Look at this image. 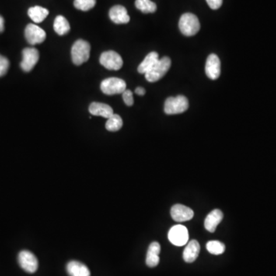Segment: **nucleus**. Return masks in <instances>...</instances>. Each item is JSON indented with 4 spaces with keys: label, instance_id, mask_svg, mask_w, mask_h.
<instances>
[{
    "label": "nucleus",
    "instance_id": "1",
    "mask_svg": "<svg viewBox=\"0 0 276 276\" xmlns=\"http://www.w3.org/2000/svg\"><path fill=\"white\" fill-rule=\"evenodd\" d=\"M91 46L88 42L79 39L75 42L71 49V58L75 65L86 62L90 57Z\"/></svg>",
    "mask_w": 276,
    "mask_h": 276
},
{
    "label": "nucleus",
    "instance_id": "2",
    "mask_svg": "<svg viewBox=\"0 0 276 276\" xmlns=\"http://www.w3.org/2000/svg\"><path fill=\"white\" fill-rule=\"evenodd\" d=\"M179 28L184 36H193L200 31V21L194 14L185 13L180 17Z\"/></svg>",
    "mask_w": 276,
    "mask_h": 276
},
{
    "label": "nucleus",
    "instance_id": "3",
    "mask_svg": "<svg viewBox=\"0 0 276 276\" xmlns=\"http://www.w3.org/2000/svg\"><path fill=\"white\" fill-rule=\"evenodd\" d=\"M171 66V60L168 57H164L158 60L154 67L145 74L146 79L149 82H156L163 78Z\"/></svg>",
    "mask_w": 276,
    "mask_h": 276
},
{
    "label": "nucleus",
    "instance_id": "4",
    "mask_svg": "<svg viewBox=\"0 0 276 276\" xmlns=\"http://www.w3.org/2000/svg\"><path fill=\"white\" fill-rule=\"evenodd\" d=\"M189 108V102L186 97L178 95L169 97L165 104V112L166 114H177L183 113Z\"/></svg>",
    "mask_w": 276,
    "mask_h": 276
},
{
    "label": "nucleus",
    "instance_id": "5",
    "mask_svg": "<svg viewBox=\"0 0 276 276\" xmlns=\"http://www.w3.org/2000/svg\"><path fill=\"white\" fill-rule=\"evenodd\" d=\"M101 90L104 94L108 95L123 94L126 90V83L124 80L120 78H107L101 83Z\"/></svg>",
    "mask_w": 276,
    "mask_h": 276
},
{
    "label": "nucleus",
    "instance_id": "6",
    "mask_svg": "<svg viewBox=\"0 0 276 276\" xmlns=\"http://www.w3.org/2000/svg\"><path fill=\"white\" fill-rule=\"evenodd\" d=\"M168 239L172 244L176 246H183L188 242V230L182 225H176L169 229Z\"/></svg>",
    "mask_w": 276,
    "mask_h": 276
},
{
    "label": "nucleus",
    "instance_id": "7",
    "mask_svg": "<svg viewBox=\"0 0 276 276\" xmlns=\"http://www.w3.org/2000/svg\"><path fill=\"white\" fill-rule=\"evenodd\" d=\"M100 63L102 66L109 70L120 69L123 66V59L116 52L108 51L102 53L100 57Z\"/></svg>",
    "mask_w": 276,
    "mask_h": 276
},
{
    "label": "nucleus",
    "instance_id": "8",
    "mask_svg": "<svg viewBox=\"0 0 276 276\" xmlns=\"http://www.w3.org/2000/svg\"><path fill=\"white\" fill-rule=\"evenodd\" d=\"M19 266L22 270L29 273H34L37 271L39 262L37 258L29 251L23 250L20 252L18 256Z\"/></svg>",
    "mask_w": 276,
    "mask_h": 276
},
{
    "label": "nucleus",
    "instance_id": "9",
    "mask_svg": "<svg viewBox=\"0 0 276 276\" xmlns=\"http://www.w3.org/2000/svg\"><path fill=\"white\" fill-rule=\"evenodd\" d=\"M39 58V53L35 48H26L22 51V61L20 66L26 72L32 71L35 65L37 64Z\"/></svg>",
    "mask_w": 276,
    "mask_h": 276
},
{
    "label": "nucleus",
    "instance_id": "10",
    "mask_svg": "<svg viewBox=\"0 0 276 276\" xmlns=\"http://www.w3.org/2000/svg\"><path fill=\"white\" fill-rule=\"evenodd\" d=\"M25 36L28 43L34 46L43 43L46 40V33L43 29L35 24H29L25 30Z\"/></svg>",
    "mask_w": 276,
    "mask_h": 276
},
{
    "label": "nucleus",
    "instance_id": "11",
    "mask_svg": "<svg viewBox=\"0 0 276 276\" xmlns=\"http://www.w3.org/2000/svg\"><path fill=\"white\" fill-rule=\"evenodd\" d=\"M206 74L211 80H216L220 77L221 72V60L215 54H211L207 58L205 67Z\"/></svg>",
    "mask_w": 276,
    "mask_h": 276
},
{
    "label": "nucleus",
    "instance_id": "12",
    "mask_svg": "<svg viewBox=\"0 0 276 276\" xmlns=\"http://www.w3.org/2000/svg\"><path fill=\"white\" fill-rule=\"evenodd\" d=\"M172 218L176 222H185L190 221L193 217V210L186 206L181 204H176L173 206L170 210Z\"/></svg>",
    "mask_w": 276,
    "mask_h": 276
},
{
    "label": "nucleus",
    "instance_id": "13",
    "mask_svg": "<svg viewBox=\"0 0 276 276\" xmlns=\"http://www.w3.org/2000/svg\"><path fill=\"white\" fill-rule=\"evenodd\" d=\"M109 17L116 24H126L130 22V16L123 5H114L109 11Z\"/></svg>",
    "mask_w": 276,
    "mask_h": 276
},
{
    "label": "nucleus",
    "instance_id": "14",
    "mask_svg": "<svg viewBox=\"0 0 276 276\" xmlns=\"http://www.w3.org/2000/svg\"><path fill=\"white\" fill-rule=\"evenodd\" d=\"M223 218V214L220 210H213L212 212L207 215L204 222L206 229L210 232H214L217 229V225L221 223Z\"/></svg>",
    "mask_w": 276,
    "mask_h": 276
},
{
    "label": "nucleus",
    "instance_id": "15",
    "mask_svg": "<svg viewBox=\"0 0 276 276\" xmlns=\"http://www.w3.org/2000/svg\"><path fill=\"white\" fill-rule=\"evenodd\" d=\"M89 112L92 115L101 116L108 119L113 114V109L110 106L99 102H93L89 106Z\"/></svg>",
    "mask_w": 276,
    "mask_h": 276
},
{
    "label": "nucleus",
    "instance_id": "16",
    "mask_svg": "<svg viewBox=\"0 0 276 276\" xmlns=\"http://www.w3.org/2000/svg\"><path fill=\"white\" fill-rule=\"evenodd\" d=\"M161 253V245L158 242H154L150 245L148 248L146 264L149 267H156L160 263L159 255Z\"/></svg>",
    "mask_w": 276,
    "mask_h": 276
},
{
    "label": "nucleus",
    "instance_id": "17",
    "mask_svg": "<svg viewBox=\"0 0 276 276\" xmlns=\"http://www.w3.org/2000/svg\"><path fill=\"white\" fill-rule=\"evenodd\" d=\"M200 246L197 240H191L183 251V259L186 263H191L197 259L200 253Z\"/></svg>",
    "mask_w": 276,
    "mask_h": 276
},
{
    "label": "nucleus",
    "instance_id": "18",
    "mask_svg": "<svg viewBox=\"0 0 276 276\" xmlns=\"http://www.w3.org/2000/svg\"><path fill=\"white\" fill-rule=\"evenodd\" d=\"M67 272L70 276H90L88 268L83 263L78 261H71L67 265Z\"/></svg>",
    "mask_w": 276,
    "mask_h": 276
},
{
    "label": "nucleus",
    "instance_id": "19",
    "mask_svg": "<svg viewBox=\"0 0 276 276\" xmlns=\"http://www.w3.org/2000/svg\"><path fill=\"white\" fill-rule=\"evenodd\" d=\"M158 60H159V56L158 53L155 52L150 53L149 54L147 55L144 61L139 64L137 71L141 74L145 75L146 73H148L155 65Z\"/></svg>",
    "mask_w": 276,
    "mask_h": 276
},
{
    "label": "nucleus",
    "instance_id": "20",
    "mask_svg": "<svg viewBox=\"0 0 276 276\" xmlns=\"http://www.w3.org/2000/svg\"><path fill=\"white\" fill-rule=\"evenodd\" d=\"M49 13H50V12L47 9L39 6V5L31 7L28 11V15H29V17L36 23H40V22L44 21Z\"/></svg>",
    "mask_w": 276,
    "mask_h": 276
},
{
    "label": "nucleus",
    "instance_id": "21",
    "mask_svg": "<svg viewBox=\"0 0 276 276\" xmlns=\"http://www.w3.org/2000/svg\"><path fill=\"white\" fill-rule=\"evenodd\" d=\"M54 29L57 34L64 36L70 31L69 22L62 15H58L54 21Z\"/></svg>",
    "mask_w": 276,
    "mask_h": 276
},
{
    "label": "nucleus",
    "instance_id": "22",
    "mask_svg": "<svg viewBox=\"0 0 276 276\" xmlns=\"http://www.w3.org/2000/svg\"><path fill=\"white\" fill-rule=\"evenodd\" d=\"M135 5L144 13H154L157 10L156 4L151 0H136Z\"/></svg>",
    "mask_w": 276,
    "mask_h": 276
},
{
    "label": "nucleus",
    "instance_id": "23",
    "mask_svg": "<svg viewBox=\"0 0 276 276\" xmlns=\"http://www.w3.org/2000/svg\"><path fill=\"white\" fill-rule=\"evenodd\" d=\"M123 126V120L118 114L113 113L111 117L108 119L107 122L105 124V127L109 131H117L120 130Z\"/></svg>",
    "mask_w": 276,
    "mask_h": 276
},
{
    "label": "nucleus",
    "instance_id": "24",
    "mask_svg": "<svg viewBox=\"0 0 276 276\" xmlns=\"http://www.w3.org/2000/svg\"><path fill=\"white\" fill-rule=\"evenodd\" d=\"M207 249L211 254L221 255L225 252V246L220 241H210L207 242Z\"/></svg>",
    "mask_w": 276,
    "mask_h": 276
},
{
    "label": "nucleus",
    "instance_id": "25",
    "mask_svg": "<svg viewBox=\"0 0 276 276\" xmlns=\"http://www.w3.org/2000/svg\"><path fill=\"white\" fill-rule=\"evenodd\" d=\"M96 0H75L74 5L76 9L82 11H88L94 8Z\"/></svg>",
    "mask_w": 276,
    "mask_h": 276
},
{
    "label": "nucleus",
    "instance_id": "26",
    "mask_svg": "<svg viewBox=\"0 0 276 276\" xmlns=\"http://www.w3.org/2000/svg\"><path fill=\"white\" fill-rule=\"evenodd\" d=\"M9 61L4 56L0 55V77L3 76L6 74L9 69Z\"/></svg>",
    "mask_w": 276,
    "mask_h": 276
},
{
    "label": "nucleus",
    "instance_id": "27",
    "mask_svg": "<svg viewBox=\"0 0 276 276\" xmlns=\"http://www.w3.org/2000/svg\"><path fill=\"white\" fill-rule=\"evenodd\" d=\"M123 100L127 106H132L134 104L133 93L131 90H125L123 92Z\"/></svg>",
    "mask_w": 276,
    "mask_h": 276
},
{
    "label": "nucleus",
    "instance_id": "28",
    "mask_svg": "<svg viewBox=\"0 0 276 276\" xmlns=\"http://www.w3.org/2000/svg\"><path fill=\"white\" fill-rule=\"evenodd\" d=\"M207 4L212 9H218L222 4V0H207Z\"/></svg>",
    "mask_w": 276,
    "mask_h": 276
},
{
    "label": "nucleus",
    "instance_id": "29",
    "mask_svg": "<svg viewBox=\"0 0 276 276\" xmlns=\"http://www.w3.org/2000/svg\"><path fill=\"white\" fill-rule=\"evenodd\" d=\"M135 93L137 94V95L143 96V95H145L146 91L142 87H138V88H136Z\"/></svg>",
    "mask_w": 276,
    "mask_h": 276
},
{
    "label": "nucleus",
    "instance_id": "30",
    "mask_svg": "<svg viewBox=\"0 0 276 276\" xmlns=\"http://www.w3.org/2000/svg\"><path fill=\"white\" fill-rule=\"evenodd\" d=\"M4 30V19L0 15V32Z\"/></svg>",
    "mask_w": 276,
    "mask_h": 276
}]
</instances>
